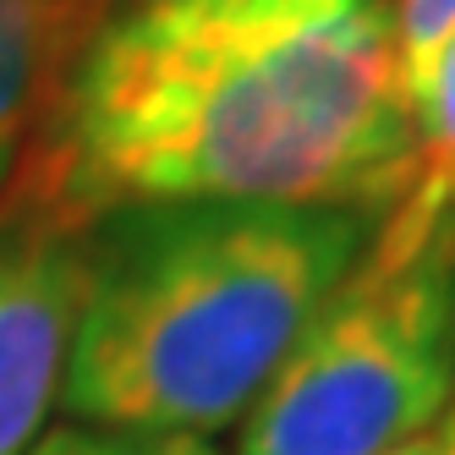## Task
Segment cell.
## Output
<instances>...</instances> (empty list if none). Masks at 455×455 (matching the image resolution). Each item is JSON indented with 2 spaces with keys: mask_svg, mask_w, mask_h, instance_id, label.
<instances>
[{
  "mask_svg": "<svg viewBox=\"0 0 455 455\" xmlns=\"http://www.w3.org/2000/svg\"><path fill=\"white\" fill-rule=\"evenodd\" d=\"M417 176L389 0H116L0 198L67 231L143 204L373 225Z\"/></svg>",
  "mask_w": 455,
  "mask_h": 455,
  "instance_id": "cell-1",
  "label": "cell"
},
{
  "mask_svg": "<svg viewBox=\"0 0 455 455\" xmlns=\"http://www.w3.org/2000/svg\"><path fill=\"white\" fill-rule=\"evenodd\" d=\"M368 236V214L297 204L105 214L83 231L88 280L60 411L192 439L236 428Z\"/></svg>",
  "mask_w": 455,
  "mask_h": 455,
  "instance_id": "cell-2",
  "label": "cell"
},
{
  "mask_svg": "<svg viewBox=\"0 0 455 455\" xmlns=\"http://www.w3.org/2000/svg\"><path fill=\"white\" fill-rule=\"evenodd\" d=\"M450 297L455 231L401 264L363 247L236 422V455H389L439 428L455 401Z\"/></svg>",
  "mask_w": 455,
  "mask_h": 455,
  "instance_id": "cell-3",
  "label": "cell"
},
{
  "mask_svg": "<svg viewBox=\"0 0 455 455\" xmlns=\"http://www.w3.org/2000/svg\"><path fill=\"white\" fill-rule=\"evenodd\" d=\"M88 242L0 198V455H28L60 406Z\"/></svg>",
  "mask_w": 455,
  "mask_h": 455,
  "instance_id": "cell-4",
  "label": "cell"
},
{
  "mask_svg": "<svg viewBox=\"0 0 455 455\" xmlns=\"http://www.w3.org/2000/svg\"><path fill=\"white\" fill-rule=\"evenodd\" d=\"M116 0H0V143L28 148Z\"/></svg>",
  "mask_w": 455,
  "mask_h": 455,
  "instance_id": "cell-5",
  "label": "cell"
},
{
  "mask_svg": "<svg viewBox=\"0 0 455 455\" xmlns=\"http://www.w3.org/2000/svg\"><path fill=\"white\" fill-rule=\"evenodd\" d=\"M411 132H417V176L406 198L368 236V252L384 264L417 258L428 242L455 231V39L439 50L434 72L411 93Z\"/></svg>",
  "mask_w": 455,
  "mask_h": 455,
  "instance_id": "cell-6",
  "label": "cell"
},
{
  "mask_svg": "<svg viewBox=\"0 0 455 455\" xmlns=\"http://www.w3.org/2000/svg\"><path fill=\"white\" fill-rule=\"evenodd\" d=\"M28 455H220L209 439L192 434H138V428H100V422H55L34 439Z\"/></svg>",
  "mask_w": 455,
  "mask_h": 455,
  "instance_id": "cell-7",
  "label": "cell"
},
{
  "mask_svg": "<svg viewBox=\"0 0 455 455\" xmlns=\"http://www.w3.org/2000/svg\"><path fill=\"white\" fill-rule=\"evenodd\" d=\"M389 22H395V55H401V83L406 100L434 72L439 50L455 39V0H389Z\"/></svg>",
  "mask_w": 455,
  "mask_h": 455,
  "instance_id": "cell-8",
  "label": "cell"
},
{
  "mask_svg": "<svg viewBox=\"0 0 455 455\" xmlns=\"http://www.w3.org/2000/svg\"><path fill=\"white\" fill-rule=\"evenodd\" d=\"M389 455H439V428H428V434H417V439H406L401 450H389Z\"/></svg>",
  "mask_w": 455,
  "mask_h": 455,
  "instance_id": "cell-9",
  "label": "cell"
},
{
  "mask_svg": "<svg viewBox=\"0 0 455 455\" xmlns=\"http://www.w3.org/2000/svg\"><path fill=\"white\" fill-rule=\"evenodd\" d=\"M439 455H455V401H450V411L439 417Z\"/></svg>",
  "mask_w": 455,
  "mask_h": 455,
  "instance_id": "cell-10",
  "label": "cell"
},
{
  "mask_svg": "<svg viewBox=\"0 0 455 455\" xmlns=\"http://www.w3.org/2000/svg\"><path fill=\"white\" fill-rule=\"evenodd\" d=\"M17 159H22L17 148H6V143H0V187H6V181H12V171H17Z\"/></svg>",
  "mask_w": 455,
  "mask_h": 455,
  "instance_id": "cell-11",
  "label": "cell"
},
{
  "mask_svg": "<svg viewBox=\"0 0 455 455\" xmlns=\"http://www.w3.org/2000/svg\"><path fill=\"white\" fill-rule=\"evenodd\" d=\"M450 323H455V297H450Z\"/></svg>",
  "mask_w": 455,
  "mask_h": 455,
  "instance_id": "cell-12",
  "label": "cell"
}]
</instances>
